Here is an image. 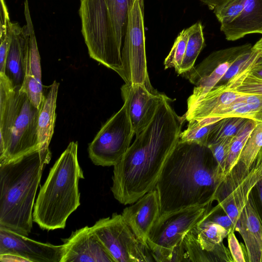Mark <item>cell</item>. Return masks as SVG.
I'll return each mask as SVG.
<instances>
[{
	"label": "cell",
	"mask_w": 262,
	"mask_h": 262,
	"mask_svg": "<svg viewBox=\"0 0 262 262\" xmlns=\"http://www.w3.org/2000/svg\"><path fill=\"white\" fill-rule=\"evenodd\" d=\"M135 135L127 112V103L102 126L89 144V156L96 165L117 164L130 145Z\"/></svg>",
	"instance_id": "cell-9"
},
{
	"label": "cell",
	"mask_w": 262,
	"mask_h": 262,
	"mask_svg": "<svg viewBox=\"0 0 262 262\" xmlns=\"http://www.w3.org/2000/svg\"><path fill=\"white\" fill-rule=\"evenodd\" d=\"M233 262L229 250L223 243L216 249H203L190 230L184 237L180 248L179 262Z\"/></svg>",
	"instance_id": "cell-21"
},
{
	"label": "cell",
	"mask_w": 262,
	"mask_h": 262,
	"mask_svg": "<svg viewBox=\"0 0 262 262\" xmlns=\"http://www.w3.org/2000/svg\"><path fill=\"white\" fill-rule=\"evenodd\" d=\"M224 177L210 148L179 139L155 187L161 215L211 204Z\"/></svg>",
	"instance_id": "cell-1"
},
{
	"label": "cell",
	"mask_w": 262,
	"mask_h": 262,
	"mask_svg": "<svg viewBox=\"0 0 262 262\" xmlns=\"http://www.w3.org/2000/svg\"><path fill=\"white\" fill-rule=\"evenodd\" d=\"M189 28L188 39L179 75L189 71L194 67L198 55L205 45L201 22L198 21Z\"/></svg>",
	"instance_id": "cell-23"
},
{
	"label": "cell",
	"mask_w": 262,
	"mask_h": 262,
	"mask_svg": "<svg viewBox=\"0 0 262 262\" xmlns=\"http://www.w3.org/2000/svg\"><path fill=\"white\" fill-rule=\"evenodd\" d=\"M221 30L229 41L248 34H262V0H245L240 15L230 24L221 26Z\"/></svg>",
	"instance_id": "cell-18"
},
{
	"label": "cell",
	"mask_w": 262,
	"mask_h": 262,
	"mask_svg": "<svg viewBox=\"0 0 262 262\" xmlns=\"http://www.w3.org/2000/svg\"><path fill=\"white\" fill-rule=\"evenodd\" d=\"M160 214L159 199L155 189L125 208L121 213L136 236L147 245L149 234Z\"/></svg>",
	"instance_id": "cell-14"
},
{
	"label": "cell",
	"mask_w": 262,
	"mask_h": 262,
	"mask_svg": "<svg viewBox=\"0 0 262 262\" xmlns=\"http://www.w3.org/2000/svg\"><path fill=\"white\" fill-rule=\"evenodd\" d=\"M211 206L191 207L161 215L147 240L155 261H172L174 253L184 236L204 218Z\"/></svg>",
	"instance_id": "cell-6"
},
{
	"label": "cell",
	"mask_w": 262,
	"mask_h": 262,
	"mask_svg": "<svg viewBox=\"0 0 262 262\" xmlns=\"http://www.w3.org/2000/svg\"><path fill=\"white\" fill-rule=\"evenodd\" d=\"M0 15V75H3L11 42L12 24L5 4L1 5Z\"/></svg>",
	"instance_id": "cell-28"
},
{
	"label": "cell",
	"mask_w": 262,
	"mask_h": 262,
	"mask_svg": "<svg viewBox=\"0 0 262 262\" xmlns=\"http://www.w3.org/2000/svg\"><path fill=\"white\" fill-rule=\"evenodd\" d=\"M24 13L29 32L30 40L26 62V75L20 89L27 93L34 105L40 109L45 98L41 82L40 57L27 0L25 2Z\"/></svg>",
	"instance_id": "cell-16"
},
{
	"label": "cell",
	"mask_w": 262,
	"mask_h": 262,
	"mask_svg": "<svg viewBox=\"0 0 262 262\" xmlns=\"http://www.w3.org/2000/svg\"><path fill=\"white\" fill-rule=\"evenodd\" d=\"M250 73L255 77L262 79V58L252 67Z\"/></svg>",
	"instance_id": "cell-38"
},
{
	"label": "cell",
	"mask_w": 262,
	"mask_h": 262,
	"mask_svg": "<svg viewBox=\"0 0 262 262\" xmlns=\"http://www.w3.org/2000/svg\"><path fill=\"white\" fill-rule=\"evenodd\" d=\"M260 58V54L252 47L236 58L216 85L232 82L243 74L249 72Z\"/></svg>",
	"instance_id": "cell-24"
},
{
	"label": "cell",
	"mask_w": 262,
	"mask_h": 262,
	"mask_svg": "<svg viewBox=\"0 0 262 262\" xmlns=\"http://www.w3.org/2000/svg\"><path fill=\"white\" fill-rule=\"evenodd\" d=\"M260 262H262V252H261V259H260Z\"/></svg>",
	"instance_id": "cell-40"
},
{
	"label": "cell",
	"mask_w": 262,
	"mask_h": 262,
	"mask_svg": "<svg viewBox=\"0 0 262 262\" xmlns=\"http://www.w3.org/2000/svg\"><path fill=\"white\" fill-rule=\"evenodd\" d=\"M84 179L78 160V143H69L51 168L40 187L33 222L42 230L64 229L69 216L80 205L79 181Z\"/></svg>",
	"instance_id": "cell-4"
},
{
	"label": "cell",
	"mask_w": 262,
	"mask_h": 262,
	"mask_svg": "<svg viewBox=\"0 0 262 262\" xmlns=\"http://www.w3.org/2000/svg\"><path fill=\"white\" fill-rule=\"evenodd\" d=\"M242 237L249 262H260L262 252V224L249 195L235 228Z\"/></svg>",
	"instance_id": "cell-17"
},
{
	"label": "cell",
	"mask_w": 262,
	"mask_h": 262,
	"mask_svg": "<svg viewBox=\"0 0 262 262\" xmlns=\"http://www.w3.org/2000/svg\"><path fill=\"white\" fill-rule=\"evenodd\" d=\"M135 0H80L81 32L90 56L120 75L121 49Z\"/></svg>",
	"instance_id": "cell-3"
},
{
	"label": "cell",
	"mask_w": 262,
	"mask_h": 262,
	"mask_svg": "<svg viewBox=\"0 0 262 262\" xmlns=\"http://www.w3.org/2000/svg\"><path fill=\"white\" fill-rule=\"evenodd\" d=\"M59 83L54 81L50 86L39 115L38 141L41 157L47 164L51 158L49 144L53 135L56 119V107Z\"/></svg>",
	"instance_id": "cell-19"
},
{
	"label": "cell",
	"mask_w": 262,
	"mask_h": 262,
	"mask_svg": "<svg viewBox=\"0 0 262 262\" xmlns=\"http://www.w3.org/2000/svg\"><path fill=\"white\" fill-rule=\"evenodd\" d=\"M222 119L221 117H210L201 120H190L188 121L187 128L181 132L180 140L207 146L210 132L216 123Z\"/></svg>",
	"instance_id": "cell-25"
},
{
	"label": "cell",
	"mask_w": 262,
	"mask_h": 262,
	"mask_svg": "<svg viewBox=\"0 0 262 262\" xmlns=\"http://www.w3.org/2000/svg\"><path fill=\"white\" fill-rule=\"evenodd\" d=\"M250 71L230 84L226 85L227 88L242 93L262 95V79L253 75Z\"/></svg>",
	"instance_id": "cell-31"
},
{
	"label": "cell",
	"mask_w": 262,
	"mask_h": 262,
	"mask_svg": "<svg viewBox=\"0 0 262 262\" xmlns=\"http://www.w3.org/2000/svg\"><path fill=\"white\" fill-rule=\"evenodd\" d=\"M234 231H230L227 236L229 250L233 262H246L242 246L237 239Z\"/></svg>",
	"instance_id": "cell-35"
},
{
	"label": "cell",
	"mask_w": 262,
	"mask_h": 262,
	"mask_svg": "<svg viewBox=\"0 0 262 262\" xmlns=\"http://www.w3.org/2000/svg\"><path fill=\"white\" fill-rule=\"evenodd\" d=\"M63 250L61 262H115L92 227L85 226L62 239Z\"/></svg>",
	"instance_id": "cell-13"
},
{
	"label": "cell",
	"mask_w": 262,
	"mask_h": 262,
	"mask_svg": "<svg viewBox=\"0 0 262 262\" xmlns=\"http://www.w3.org/2000/svg\"><path fill=\"white\" fill-rule=\"evenodd\" d=\"M144 8V0H135L129 11L121 49L123 69L119 76L125 83L141 84L149 92L157 93L147 70Z\"/></svg>",
	"instance_id": "cell-7"
},
{
	"label": "cell",
	"mask_w": 262,
	"mask_h": 262,
	"mask_svg": "<svg viewBox=\"0 0 262 262\" xmlns=\"http://www.w3.org/2000/svg\"><path fill=\"white\" fill-rule=\"evenodd\" d=\"M206 5L209 9L214 11L223 5L228 0H200Z\"/></svg>",
	"instance_id": "cell-37"
},
{
	"label": "cell",
	"mask_w": 262,
	"mask_h": 262,
	"mask_svg": "<svg viewBox=\"0 0 262 262\" xmlns=\"http://www.w3.org/2000/svg\"><path fill=\"white\" fill-rule=\"evenodd\" d=\"M29 40L27 25L21 27L17 23H12L11 42L3 75L14 89H21L24 83Z\"/></svg>",
	"instance_id": "cell-15"
},
{
	"label": "cell",
	"mask_w": 262,
	"mask_h": 262,
	"mask_svg": "<svg viewBox=\"0 0 262 262\" xmlns=\"http://www.w3.org/2000/svg\"><path fill=\"white\" fill-rule=\"evenodd\" d=\"M249 195L262 224V179L253 187Z\"/></svg>",
	"instance_id": "cell-36"
},
{
	"label": "cell",
	"mask_w": 262,
	"mask_h": 262,
	"mask_svg": "<svg viewBox=\"0 0 262 262\" xmlns=\"http://www.w3.org/2000/svg\"><path fill=\"white\" fill-rule=\"evenodd\" d=\"M257 122L255 120L249 119L234 136L225 168L224 177L237 163L250 134L256 126Z\"/></svg>",
	"instance_id": "cell-26"
},
{
	"label": "cell",
	"mask_w": 262,
	"mask_h": 262,
	"mask_svg": "<svg viewBox=\"0 0 262 262\" xmlns=\"http://www.w3.org/2000/svg\"><path fill=\"white\" fill-rule=\"evenodd\" d=\"M190 231L201 247L208 251L216 249L229 233L220 225L205 217Z\"/></svg>",
	"instance_id": "cell-22"
},
{
	"label": "cell",
	"mask_w": 262,
	"mask_h": 262,
	"mask_svg": "<svg viewBox=\"0 0 262 262\" xmlns=\"http://www.w3.org/2000/svg\"><path fill=\"white\" fill-rule=\"evenodd\" d=\"M233 137H230L223 139L208 146L212 151L219 166L223 171L224 176L230 147Z\"/></svg>",
	"instance_id": "cell-33"
},
{
	"label": "cell",
	"mask_w": 262,
	"mask_h": 262,
	"mask_svg": "<svg viewBox=\"0 0 262 262\" xmlns=\"http://www.w3.org/2000/svg\"><path fill=\"white\" fill-rule=\"evenodd\" d=\"M252 47L250 43L214 51L201 63L190 70L182 74L195 86L210 75L221 64L228 61L234 60L241 54Z\"/></svg>",
	"instance_id": "cell-20"
},
{
	"label": "cell",
	"mask_w": 262,
	"mask_h": 262,
	"mask_svg": "<svg viewBox=\"0 0 262 262\" xmlns=\"http://www.w3.org/2000/svg\"><path fill=\"white\" fill-rule=\"evenodd\" d=\"M92 228L115 262L155 261L148 246L136 236L121 214L100 219Z\"/></svg>",
	"instance_id": "cell-8"
},
{
	"label": "cell",
	"mask_w": 262,
	"mask_h": 262,
	"mask_svg": "<svg viewBox=\"0 0 262 262\" xmlns=\"http://www.w3.org/2000/svg\"><path fill=\"white\" fill-rule=\"evenodd\" d=\"M121 95L127 103V112L136 135L144 129L153 118L165 95L149 92L141 84L125 83L121 88Z\"/></svg>",
	"instance_id": "cell-12"
},
{
	"label": "cell",
	"mask_w": 262,
	"mask_h": 262,
	"mask_svg": "<svg viewBox=\"0 0 262 262\" xmlns=\"http://www.w3.org/2000/svg\"><path fill=\"white\" fill-rule=\"evenodd\" d=\"M189 28L181 31L177 37L172 47L164 60L165 69L174 68L178 74L180 71L188 39Z\"/></svg>",
	"instance_id": "cell-30"
},
{
	"label": "cell",
	"mask_w": 262,
	"mask_h": 262,
	"mask_svg": "<svg viewBox=\"0 0 262 262\" xmlns=\"http://www.w3.org/2000/svg\"><path fill=\"white\" fill-rule=\"evenodd\" d=\"M46 164L39 148L0 164V227L28 236L34 201Z\"/></svg>",
	"instance_id": "cell-2"
},
{
	"label": "cell",
	"mask_w": 262,
	"mask_h": 262,
	"mask_svg": "<svg viewBox=\"0 0 262 262\" xmlns=\"http://www.w3.org/2000/svg\"><path fill=\"white\" fill-rule=\"evenodd\" d=\"M252 49L258 52L262 58V37L252 46Z\"/></svg>",
	"instance_id": "cell-39"
},
{
	"label": "cell",
	"mask_w": 262,
	"mask_h": 262,
	"mask_svg": "<svg viewBox=\"0 0 262 262\" xmlns=\"http://www.w3.org/2000/svg\"><path fill=\"white\" fill-rule=\"evenodd\" d=\"M63 245L43 243L0 227V255L19 257L29 262H61Z\"/></svg>",
	"instance_id": "cell-11"
},
{
	"label": "cell",
	"mask_w": 262,
	"mask_h": 262,
	"mask_svg": "<svg viewBox=\"0 0 262 262\" xmlns=\"http://www.w3.org/2000/svg\"><path fill=\"white\" fill-rule=\"evenodd\" d=\"M205 219L220 225L229 232L235 231V225L231 219L217 204L209 210Z\"/></svg>",
	"instance_id": "cell-34"
},
{
	"label": "cell",
	"mask_w": 262,
	"mask_h": 262,
	"mask_svg": "<svg viewBox=\"0 0 262 262\" xmlns=\"http://www.w3.org/2000/svg\"><path fill=\"white\" fill-rule=\"evenodd\" d=\"M262 147V123L257 122L252 131L238 159V161L250 167Z\"/></svg>",
	"instance_id": "cell-29"
},
{
	"label": "cell",
	"mask_w": 262,
	"mask_h": 262,
	"mask_svg": "<svg viewBox=\"0 0 262 262\" xmlns=\"http://www.w3.org/2000/svg\"><path fill=\"white\" fill-rule=\"evenodd\" d=\"M248 119L237 117L223 118L216 123L210 132L207 146L223 139L234 137Z\"/></svg>",
	"instance_id": "cell-27"
},
{
	"label": "cell",
	"mask_w": 262,
	"mask_h": 262,
	"mask_svg": "<svg viewBox=\"0 0 262 262\" xmlns=\"http://www.w3.org/2000/svg\"><path fill=\"white\" fill-rule=\"evenodd\" d=\"M40 109L25 92L13 88L7 78L0 75V164L39 148Z\"/></svg>",
	"instance_id": "cell-5"
},
{
	"label": "cell",
	"mask_w": 262,
	"mask_h": 262,
	"mask_svg": "<svg viewBox=\"0 0 262 262\" xmlns=\"http://www.w3.org/2000/svg\"><path fill=\"white\" fill-rule=\"evenodd\" d=\"M245 0H228L213 11L221 26H226L234 20L242 12Z\"/></svg>",
	"instance_id": "cell-32"
},
{
	"label": "cell",
	"mask_w": 262,
	"mask_h": 262,
	"mask_svg": "<svg viewBox=\"0 0 262 262\" xmlns=\"http://www.w3.org/2000/svg\"><path fill=\"white\" fill-rule=\"evenodd\" d=\"M262 179V147L250 167L238 161L224 177L214 200L230 216L235 228L253 187Z\"/></svg>",
	"instance_id": "cell-10"
}]
</instances>
